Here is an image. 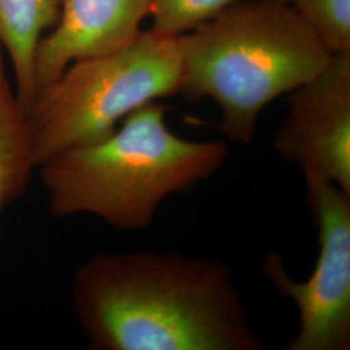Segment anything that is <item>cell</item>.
I'll use <instances>...</instances> for the list:
<instances>
[{
	"label": "cell",
	"mask_w": 350,
	"mask_h": 350,
	"mask_svg": "<svg viewBox=\"0 0 350 350\" xmlns=\"http://www.w3.org/2000/svg\"><path fill=\"white\" fill-rule=\"evenodd\" d=\"M150 0H60L55 26L38 42L36 95L75 62L124 50L143 33Z\"/></svg>",
	"instance_id": "7"
},
{
	"label": "cell",
	"mask_w": 350,
	"mask_h": 350,
	"mask_svg": "<svg viewBox=\"0 0 350 350\" xmlns=\"http://www.w3.org/2000/svg\"><path fill=\"white\" fill-rule=\"evenodd\" d=\"M240 0H150L153 31L180 37Z\"/></svg>",
	"instance_id": "11"
},
{
	"label": "cell",
	"mask_w": 350,
	"mask_h": 350,
	"mask_svg": "<svg viewBox=\"0 0 350 350\" xmlns=\"http://www.w3.org/2000/svg\"><path fill=\"white\" fill-rule=\"evenodd\" d=\"M59 16L60 0H0V47L11 63L16 95L25 111L36 98L38 42Z\"/></svg>",
	"instance_id": "8"
},
{
	"label": "cell",
	"mask_w": 350,
	"mask_h": 350,
	"mask_svg": "<svg viewBox=\"0 0 350 350\" xmlns=\"http://www.w3.org/2000/svg\"><path fill=\"white\" fill-rule=\"evenodd\" d=\"M166 112L159 100L147 103L108 138L39 165L51 214H88L121 231L146 230L165 199L219 172L225 142L182 138L166 124Z\"/></svg>",
	"instance_id": "2"
},
{
	"label": "cell",
	"mask_w": 350,
	"mask_h": 350,
	"mask_svg": "<svg viewBox=\"0 0 350 350\" xmlns=\"http://www.w3.org/2000/svg\"><path fill=\"white\" fill-rule=\"evenodd\" d=\"M306 202L318 228L313 274L299 282L283 257L269 252L263 275L299 312V331L287 350L350 349V195L321 175L304 172Z\"/></svg>",
	"instance_id": "5"
},
{
	"label": "cell",
	"mask_w": 350,
	"mask_h": 350,
	"mask_svg": "<svg viewBox=\"0 0 350 350\" xmlns=\"http://www.w3.org/2000/svg\"><path fill=\"white\" fill-rule=\"evenodd\" d=\"M180 85L187 100L211 98L217 129L250 144L260 113L318 75L332 53L282 0H240L179 37Z\"/></svg>",
	"instance_id": "3"
},
{
	"label": "cell",
	"mask_w": 350,
	"mask_h": 350,
	"mask_svg": "<svg viewBox=\"0 0 350 350\" xmlns=\"http://www.w3.org/2000/svg\"><path fill=\"white\" fill-rule=\"evenodd\" d=\"M273 150L350 195V51L332 53L318 75L288 94Z\"/></svg>",
	"instance_id": "6"
},
{
	"label": "cell",
	"mask_w": 350,
	"mask_h": 350,
	"mask_svg": "<svg viewBox=\"0 0 350 350\" xmlns=\"http://www.w3.org/2000/svg\"><path fill=\"white\" fill-rule=\"evenodd\" d=\"M180 73L179 37L153 30L124 50L70 64L26 111L37 169L63 150L108 138L144 104L178 94Z\"/></svg>",
	"instance_id": "4"
},
{
	"label": "cell",
	"mask_w": 350,
	"mask_h": 350,
	"mask_svg": "<svg viewBox=\"0 0 350 350\" xmlns=\"http://www.w3.org/2000/svg\"><path fill=\"white\" fill-rule=\"evenodd\" d=\"M309 25L331 53L350 51V0H282Z\"/></svg>",
	"instance_id": "10"
},
{
	"label": "cell",
	"mask_w": 350,
	"mask_h": 350,
	"mask_svg": "<svg viewBox=\"0 0 350 350\" xmlns=\"http://www.w3.org/2000/svg\"><path fill=\"white\" fill-rule=\"evenodd\" d=\"M92 350H261L227 263L179 252L99 253L73 274Z\"/></svg>",
	"instance_id": "1"
},
{
	"label": "cell",
	"mask_w": 350,
	"mask_h": 350,
	"mask_svg": "<svg viewBox=\"0 0 350 350\" xmlns=\"http://www.w3.org/2000/svg\"><path fill=\"white\" fill-rule=\"evenodd\" d=\"M37 170L27 113L17 99L0 47V215L25 195Z\"/></svg>",
	"instance_id": "9"
}]
</instances>
